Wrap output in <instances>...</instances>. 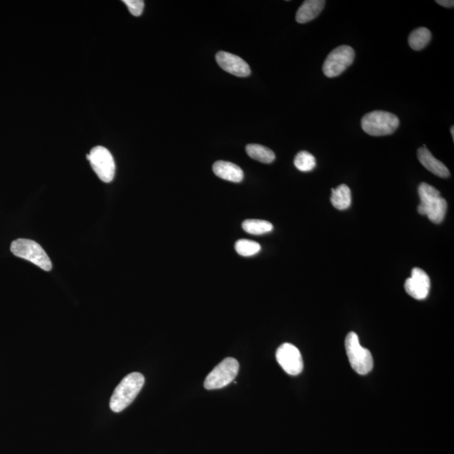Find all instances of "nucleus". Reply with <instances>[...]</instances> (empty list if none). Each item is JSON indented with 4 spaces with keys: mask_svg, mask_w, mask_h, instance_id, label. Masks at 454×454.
<instances>
[{
    "mask_svg": "<svg viewBox=\"0 0 454 454\" xmlns=\"http://www.w3.org/2000/svg\"><path fill=\"white\" fill-rule=\"evenodd\" d=\"M421 203L417 211L422 216H427L431 222L440 224L446 215L448 204L446 200L441 197L440 192L427 183H422L418 187Z\"/></svg>",
    "mask_w": 454,
    "mask_h": 454,
    "instance_id": "1",
    "label": "nucleus"
},
{
    "mask_svg": "<svg viewBox=\"0 0 454 454\" xmlns=\"http://www.w3.org/2000/svg\"><path fill=\"white\" fill-rule=\"evenodd\" d=\"M145 378L140 373H132L122 379L116 388L110 401V407L114 412H121L129 407L141 391Z\"/></svg>",
    "mask_w": 454,
    "mask_h": 454,
    "instance_id": "2",
    "label": "nucleus"
},
{
    "mask_svg": "<svg viewBox=\"0 0 454 454\" xmlns=\"http://www.w3.org/2000/svg\"><path fill=\"white\" fill-rule=\"evenodd\" d=\"M400 121L394 114L375 111L367 114L361 121L362 128L373 137L387 136L399 128Z\"/></svg>",
    "mask_w": 454,
    "mask_h": 454,
    "instance_id": "3",
    "label": "nucleus"
},
{
    "mask_svg": "<svg viewBox=\"0 0 454 454\" xmlns=\"http://www.w3.org/2000/svg\"><path fill=\"white\" fill-rule=\"evenodd\" d=\"M11 251L15 256L32 262L44 271H51L52 269L50 257H48L40 244L33 240L24 238L15 240L11 243Z\"/></svg>",
    "mask_w": 454,
    "mask_h": 454,
    "instance_id": "4",
    "label": "nucleus"
},
{
    "mask_svg": "<svg viewBox=\"0 0 454 454\" xmlns=\"http://www.w3.org/2000/svg\"><path fill=\"white\" fill-rule=\"evenodd\" d=\"M345 348L349 363L355 372L361 375L371 372L374 367L372 355L368 349L361 346L359 337L355 333H348L345 340Z\"/></svg>",
    "mask_w": 454,
    "mask_h": 454,
    "instance_id": "5",
    "label": "nucleus"
},
{
    "mask_svg": "<svg viewBox=\"0 0 454 454\" xmlns=\"http://www.w3.org/2000/svg\"><path fill=\"white\" fill-rule=\"evenodd\" d=\"M240 365L233 357H226L221 362L205 379L204 386L207 390H217L233 382L239 372Z\"/></svg>",
    "mask_w": 454,
    "mask_h": 454,
    "instance_id": "6",
    "label": "nucleus"
},
{
    "mask_svg": "<svg viewBox=\"0 0 454 454\" xmlns=\"http://www.w3.org/2000/svg\"><path fill=\"white\" fill-rule=\"evenodd\" d=\"M92 168L100 180L111 183L116 173V164L111 152L104 147H95L87 155Z\"/></svg>",
    "mask_w": 454,
    "mask_h": 454,
    "instance_id": "7",
    "label": "nucleus"
},
{
    "mask_svg": "<svg viewBox=\"0 0 454 454\" xmlns=\"http://www.w3.org/2000/svg\"><path fill=\"white\" fill-rule=\"evenodd\" d=\"M355 58V52L352 47L340 46L335 48L323 64V73L329 78L338 77L351 66Z\"/></svg>",
    "mask_w": 454,
    "mask_h": 454,
    "instance_id": "8",
    "label": "nucleus"
},
{
    "mask_svg": "<svg viewBox=\"0 0 454 454\" xmlns=\"http://www.w3.org/2000/svg\"><path fill=\"white\" fill-rule=\"evenodd\" d=\"M276 359L279 365L288 374L295 375L302 372L304 364L299 349L290 343H283L278 348Z\"/></svg>",
    "mask_w": 454,
    "mask_h": 454,
    "instance_id": "9",
    "label": "nucleus"
},
{
    "mask_svg": "<svg viewBox=\"0 0 454 454\" xmlns=\"http://www.w3.org/2000/svg\"><path fill=\"white\" fill-rule=\"evenodd\" d=\"M431 281L429 275L419 268L412 269V276L405 283L407 293L416 300H424L429 294Z\"/></svg>",
    "mask_w": 454,
    "mask_h": 454,
    "instance_id": "10",
    "label": "nucleus"
},
{
    "mask_svg": "<svg viewBox=\"0 0 454 454\" xmlns=\"http://www.w3.org/2000/svg\"><path fill=\"white\" fill-rule=\"evenodd\" d=\"M216 59L222 69L235 76L245 78L251 74L250 65L238 56L221 51L216 54Z\"/></svg>",
    "mask_w": 454,
    "mask_h": 454,
    "instance_id": "11",
    "label": "nucleus"
},
{
    "mask_svg": "<svg viewBox=\"0 0 454 454\" xmlns=\"http://www.w3.org/2000/svg\"><path fill=\"white\" fill-rule=\"evenodd\" d=\"M419 161L431 173L440 178H446L450 176L448 168L442 161L436 159L426 146L419 148L417 151Z\"/></svg>",
    "mask_w": 454,
    "mask_h": 454,
    "instance_id": "12",
    "label": "nucleus"
},
{
    "mask_svg": "<svg viewBox=\"0 0 454 454\" xmlns=\"http://www.w3.org/2000/svg\"><path fill=\"white\" fill-rule=\"evenodd\" d=\"M213 172L222 180L234 183L242 182L244 178L242 168L230 161H216L213 165Z\"/></svg>",
    "mask_w": 454,
    "mask_h": 454,
    "instance_id": "13",
    "label": "nucleus"
},
{
    "mask_svg": "<svg viewBox=\"0 0 454 454\" xmlns=\"http://www.w3.org/2000/svg\"><path fill=\"white\" fill-rule=\"evenodd\" d=\"M326 1L323 0H307L299 8L296 13V21L300 24H305L316 19L320 15Z\"/></svg>",
    "mask_w": 454,
    "mask_h": 454,
    "instance_id": "14",
    "label": "nucleus"
},
{
    "mask_svg": "<svg viewBox=\"0 0 454 454\" xmlns=\"http://www.w3.org/2000/svg\"><path fill=\"white\" fill-rule=\"evenodd\" d=\"M331 202L336 209L343 211L349 208L352 202L351 190L346 185H340L331 190Z\"/></svg>",
    "mask_w": 454,
    "mask_h": 454,
    "instance_id": "15",
    "label": "nucleus"
},
{
    "mask_svg": "<svg viewBox=\"0 0 454 454\" xmlns=\"http://www.w3.org/2000/svg\"><path fill=\"white\" fill-rule=\"evenodd\" d=\"M246 151L250 158L263 164H271L275 160L274 152L269 148L259 144H250L246 147Z\"/></svg>",
    "mask_w": 454,
    "mask_h": 454,
    "instance_id": "16",
    "label": "nucleus"
},
{
    "mask_svg": "<svg viewBox=\"0 0 454 454\" xmlns=\"http://www.w3.org/2000/svg\"><path fill=\"white\" fill-rule=\"evenodd\" d=\"M431 34L429 29L425 27L418 28L410 34L408 38L409 46L415 51H421L430 42Z\"/></svg>",
    "mask_w": 454,
    "mask_h": 454,
    "instance_id": "17",
    "label": "nucleus"
},
{
    "mask_svg": "<svg viewBox=\"0 0 454 454\" xmlns=\"http://www.w3.org/2000/svg\"><path fill=\"white\" fill-rule=\"evenodd\" d=\"M243 228L250 234L263 235L272 231L274 226L267 221L250 219L243 222Z\"/></svg>",
    "mask_w": 454,
    "mask_h": 454,
    "instance_id": "18",
    "label": "nucleus"
},
{
    "mask_svg": "<svg viewBox=\"0 0 454 454\" xmlns=\"http://www.w3.org/2000/svg\"><path fill=\"white\" fill-rule=\"evenodd\" d=\"M294 164L300 171L311 172L316 168L317 161L315 157L312 154L307 151H302L295 156Z\"/></svg>",
    "mask_w": 454,
    "mask_h": 454,
    "instance_id": "19",
    "label": "nucleus"
},
{
    "mask_svg": "<svg viewBox=\"0 0 454 454\" xmlns=\"http://www.w3.org/2000/svg\"><path fill=\"white\" fill-rule=\"evenodd\" d=\"M235 248L238 254L243 257L256 255L261 250V246L259 243L247 239L238 240L235 243Z\"/></svg>",
    "mask_w": 454,
    "mask_h": 454,
    "instance_id": "20",
    "label": "nucleus"
},
{
    "mask_svg": "<svg viewBox=\"0 0 454 454\" xmlns=\"http://www.w3.org/2000/svg\"><path fill=\"white\" fill-rule=\"evenodd\" d=\"M123 3L128 7L130 14L134 16H140L144 10V1L142 0H124Z\"/></svg>",
    "mask_w": 454,
    "mask_h": 454,
    "instance_id": "21",
    "label": "nucleus"
},
{
    "mask_svg": "<svg viewBox=\"0 0 454 454\" xmlns=\"http://www.w3.org/2000/svg\"><path fill=\"white\" fill-rule=\"evenodd\" d=\"M436 4H438L439 6L446 7V8H453L454 6V2L453 0H436Z\"/></svg>",
    "mask_w": 454,
    "mask_h": 454,
    "instance_id": "22",
    "label": "nucleus"
},
{
    "mask_svg": "<svg viewBox=\"0 0 454 454\" xmlns=\"http://www.w3.org/2000/svg\"><path fill=\"white\" fill-rule=\"evenodd\" d=\"M451 134H452L453 140H454V126H452L451 128Z\"/></svg>",
    "mask_w": 454,
    "mask_h": 454,
    "instance_id": "23",
    "label": "nucleus"
}]
</instances>
